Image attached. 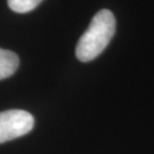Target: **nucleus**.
<instances>
[{
  "label": "nucleus",
  "instance_id": "f257e3e1",
  "mask_svg": "<svg viewBox=\"0 0 154 154\" xmlns=\"http://www.w3.org/2000/svg\"><path fill=\"white\" fill-rule=\"evenodd\" d=\"M116 33V18L112 11L102 9L93 17L87 31L79 39L75 47V56L79 61L90 62L110 44Z\"/></svg>",
  "mask_w": 154,
  "mask_h": 154
},
{
  "label": "nucleus",
  "instance_id": "f03ea898",
  "mask_svg": "<svg viewBox=\"0 0 154 154\" xmlns=\"http://www.w3.org/2000/svg\"><path fill=\"white\" fill-rule=\"evenodd\" d=\"M34 118L24 110L0 112V144L26 135L33 129Z\"/></svg>",
  "mask_w": 154,
  "mask_h": 154
},
{
  "label": "nucleus",
  "instance_id": "7ed1b4c3",
  "mask_svg": "<svg viewBox=\"0 0 154 154\" xmlns=\"http://www.w3.org/2000/svg\"><path fill=\"white\" fill-rule=\"evenodd\" d=\"M18 64L20 60L15 53L0 48V80L13 75L16 72Z\"/></svg>",
  "mask_w": 154,
  "mask_h": 154
},
{
  "label": "nucleus",
  "instance_id": "20e7f679",
  "mask_svg": "<svg viewBox=\"0 0 154 154\" xmlns=\"http://www.w3.org/2000/svg\"><path fill=\"white\" fill-rule=\"evenodd\" d=\"M42 0H7V4L13 11L18 14H25L37 8Z\"/></svg>",
  "mask_w": 154,
  "mask_h": 154
}]
</instances>
